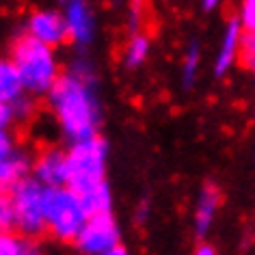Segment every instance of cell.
Instances as JSON below:
<instances>
[{"instance_id": "cell-2", "label": "cell", "mask_w": 255, "mask_h": 255, "mask_svg": "<svg viewBox=\"0 0 255 255\" xmlns=\"http://www.w3.org/2000/svg\"><path fill=\"white\" fill-rule=\"evenodd\" d=\"M9 59L20 74L24 93L33 98L48 95L63 76L56 50L43 46L24 33L17 35L15 41L11 43Z\"/></svg>"}, {"instance_id": "cell-19", "label": "cell", "mask_w": 255, "mask_h": 255, "mask_svg": "<svg viewBox=\"0 0 255 255\" xmlns=\"http://www.w3.org/2000/svg\"><path fill=\"white\" fill-rule=\"evenodd\" d=\"M15 229V214L9 193H0V234H9Z\"/></svg>"}, {"instance_id": "cell-1", "label": "cell", "mask_w": 255, "mask_h": 255, "mask_svg": "<svg viewBox=\"0 0 255 255\" xmlns=\"http://www.w3.org/2000/svg\"><path fill=\"white\" fill-rule=\"evenodd\" d=\"M46 100L69 145L100 136L104 115L98 95V80L78 78L69 72H63Z\"/></svg>"}, {"instance_id": "cell-3", "label": "cell", "mask_w": 255, "mask_h": 255, "mask_svg": "<svg viewBox=\"0 0 255 255\" xmlns=\"http://www.w3.org/2000/svg\"><path fill=\"white\" fill-rule=\"evenodd\" d=\"M67 151V188L85 195L106 182L108 145L102 136L72 143Z\"/></svg>"}, {"instance_id": "cell-20", "label": "cell", "mask_w": 255, "mask_h": 255, "mask_svg": "<svg viewBox=\"0 0 255 255\" xmlns=\"http://www.w3.org/2000/svg\"><path fill=\"white\" fill-rule=\"evenodd\" d=\"M13 115H15V121H26L33 117V113H35V98L33 95H28V93H24L20 100H15L13 104Z\"/></svg>"}, {"instance_id": "cell-10", "label": "cell", "mask_w": 255, "mask_h": 255, "mask_svg": "<svg viewBox=\"0 0 255 255\" xmlns=\"http://www.w3.org/2000/svg\"><path fill=\"white\" fill-rule=\"evenodd\" d=\"M33 173V160L24 149L17 147L13 154L0 160V193H11L17 184Z\"/></svg>"}, {"instance_id": "cell-18", "label": "cell", "mask_w": 255, "mask_h": 255, "mask_svg": "<svg viewBox=\"0 0 255 255\" xmlns=\"http://www.w3.org/2000/svg\"><path fill=\"white\" fill-rule=\"evenodd\" d=\"M238 59L245 67L255 69V30H242Z\"/></svg>"}, {"instance_id": "cell-16", "label": "cell", "mask_w": 255, "mask_h": 255, "mask_svg": "<svg viewBox=\"0 0 255 255\" xmlns=\"http://www.w3.org/2000/svg\"><path fill=\"white\" fill-rule=\"evenodd\" d=\"M0 255H39L35 240L22 238L20 234H0Z\"/></svg>"}, {"instance_id": "cell-12", "label": "cell", "mask_w": 255, "mask_h": 255, "mask_svg": "<svg viewBox=\"0 0 255 255\" xmlns=\"http://www.w3.org/2000/svg\"><path fill=\"white\" fill-rule=\"evenodd\" d=\"M221 203V193L214 184H206L199 193V199H197V208H195V232L199 236H206L210 225H212V219L216 214V208Z\"/></svg>"}, {"instance_id": "cell-24", "label": "cell", "mask_w": 255, "mask_h": 255, "mask_svg": "<svg viewBox=\"0 0 255 255\" xmlns=\"http://www.w3.org/2000/svg\"><path fill=\"white\" fill-rule=\"evenodd\" d=\"M141 7H132L130 11V17H128V26H130L132 30V35H136L138 33V28H141Z\"/></svg>"}, {"instance_id": "cell-13", "label": "cell", "mask_w": 255, "mask_h": 255, "mask_svg": "<svg viewBox=\"0 0 255 255\" xmlns=\"http://www.w3.org/2000/svg\"><path fill=\"white\" fill-rule=\"evenodd\" d=\"M22 95H24V87L15 65L7 56H0V102L13 104Z\"/></svg>"}, {"instance_id": "cell-21", "label": "cell", "mask_w": 255, "mask_h": 255, "mask_svg": "<svg viewBox=\"0 0 255 255\" xmlns=\"http://www.w3.org/2000/svg\"><path fill=\"white\" fill-rule=\"evenodd\" d=\"M240 24H242V30H255V0L242 2Z\"/></svg>"}, {"instance_id": "cell-4", "label": "cell", "mask_w": 255, "mask_h": 255, "mask_svg": "<svg viewBox=\"0 0 255 255\" xmlns=\"http://www.w3.org/2000/svg\"><path fill=\"white\" fill-rule=\"evenodd\" d=\"M89 214L80 195L72 188H46V225L48 234L61 242H76Z\"/></svg>"}, {"instance_id": "cell-26", "label": "cell", "mask_w": 255, "mask_h": 255, "mask_svg": "<svg viewBox=\"0 0 255 255\" xmlns=\"http://www.w3.org/2000/svg\"><path fill=\"white\" fill-rule=\"evenodd\" d=\"M195 255H216V251L210 245H199L195 249Z\"/></svg>"}, {"instance_id": "cell-27", "label": "cell", "mask_w": 255, "mask_h": 255, "mask_svg": "<svg viewBox=\"0 0 255 255\" xmlns=\"http://www.w3.org/2000/svg\"><path fill=\"white\" fill-rule=\"evenodd\" d=\"M102 255H130V253H128V249L124 245H119V247H115L108 253H102Z\"/></svg>"}, {"instance_id": "cell-5", "label": "cell", "mask_w": 255, "mask_h": 255, "mask_svg": "<svg viewBox=\"0 0 255 255\" xmlns=\"http://www.w3.org/2000/svg\"><path fill=\"white\" fill-rule=\"evenodd\" d=\"M15 214V234L37 240L48 232L46 225V188L33 175L20 182L9 193Z\"/></svg>"}, {"instance_id": "cell-6", "label": "cell", "mask_w": 255, "mask_h": 255, "mask_svg": "<svg viewBox=\"0 0 255 255\" xmlns=\"http://www.w3.org/2000/svg\"><path fill=\"white\" fill-rule=\"evenodd\" d=\"M121 245V229L113 214L89 216L87 225L78 234L74 247L82 255H102Z\"/></svg>"}, {"instance_id": "cell-8", "label": "cell", "mask_w": 255, "mask_h": 255, "mask_svg": "<svg viewBox=\"0 0 255 255\" xmlns=\"http://www.w3.org/2000/svg\"><path fill=\"white\" fill-rule=\"evenodd\" d=\"M63 17L67 24V35L69 41H74L76 46H89L95 39V15L91 4L85 0H69L63 4Z\"/></svg>"}, {"instance_id": "cell-15", "label": "cell", "mask_w": 255, "mask_h": 255, "mask_svg": "<svg viewBox=\"0 0 255 255\" xmlns=\"http://www.w3.org/2000/svg\"><path fill=\"white\" fill-rule=\"evenodd\" d=\"M147 56H149V37L143 33L132 35L124 50V65L134 69L138 65H143Z\"/></svg>"}, {"instance_id": "cell-22", "label": "cell", "mask_w": 255, "mask_h": 255, "mask_svg": "<svg viewBox=\"0 0 255 255\" xmlns=\"http://www.w3.org/2000/svg\"><path fill=\"white\" fill-rule=\"evenodd\" d=\"M17 149L15 136L11 132H0V160H4L7 156H11Z\"/></svg>"}, {"instance_id": "cell-14", "label": "cell", "mask_w": 255, "mask_h": 255, "mask_svg": "<svg viewBox=\"0 0 255 255\" xmlns=\"http://www.w3.org/2000/svg\"><path fill=\"white\" fill-rule=\"evenodd\" d=\"M85 210L89 216H100V214H113V193L108 182H104L102 186L89 190V193L80 195Z\"/></svg>"}, {"instance_id": "cell-9", "label": "cell", "mask_w": 255, "mask_h": 255, "mask_svg": "<svg viewBox=\"0 0 255 255\" xmlns=\"http://www.w3.org/2000/svg\"><path fill=\"white\" fill-rule=\"evenodd\" d=\"M43 188L67 186V151L59 147H48L33 160V173Z\"/></svg>"}, {"instance_id": "cell-28", "label": "cell", "mask_w": 255, "mask_h": 255, "mask_svg": "<svg viewBox=\"0 0 255 255\" xmlns=\"http://www.w3.org/2000/svg\"><path fill=\"white\" fill-rule=\"evenodd\" d=\"M216 4H219L216 0H203V2H201V9H203V11H212Z\"/></svg>"}, {"instance_id": "cell-25", "label": "cell", "mask_w": 255, "mask_h": 255, "mask_svg": "<svg viewBox=\"0 0 255 255\" xmlns=\"http://www.w3.org/2000/svg\"><path fill=\"white\" fill-rule=\"evenodd\" d=\"M147 214H149V203H147V201H141V206L136 208V214H134V216H136V221H138V223H143L145 219H147Z\"/></svg>"}, {"instance_id": "cell-7", "label": "cell", "mask_w": 255, "mask_h": 255, "mask_svg": "<svg viewBox=\"0 0 255 255\" xmlns=\"http://www.w3.org/2000/svg\"><path fill=\"white\" fill-rule=\"evenodd\" d=\"M24 35L33 37L35 41L54 50L61 48L65 41H69L65 17H63V11L59 9H35L26 17Z\"/></svg>"}, {"instance_id": "cell-23", "label": "cell", "mask_w": 255, "mask_h": 255, "mask_svg": "<svg viewBox=\"0 0 255 255\" xmlns=\"http://www.w3.org/2000/svg\"><path fill=\"white\" fill-rule=\"evenodd\" d=\"M15 115H13V106L0 102V132H9V128L13 126Z\"/></svg>"}, {"instance_id": "cell-11", "label": "cell", "mask_w": 255, "mask_h": 255, "mask_svg": "<svg viewBox=\"0 0 255 255\" xmlns=\"http://www.w3.org/2000/svg\"><path fill=\"white\" fill-rule=\"evenodd\" d=\"M240 37H242V24L240 17H232L227 22L225 35H223V46L219 50V56H216V65H214V74L223 76L229 67L234 65V61L238 59L240 52Z\"/></svg>"}, {"instance_id": "cell-17", "label": "cell", "mask_w": 255, "mask_h": 255, "mask_svg": "<svg viewBox=\"0 0 255 255\" xmlns=\"http://www.w3.org/2000/svg\"><path fill=\"white\" fill-rule=\"evenodd\" d=\"M199 43L193 41L188 46V52L184 56V65H182V80H184V87H190L195 82V76H197V69H199Z\"/></svg>"}]
</instances>
